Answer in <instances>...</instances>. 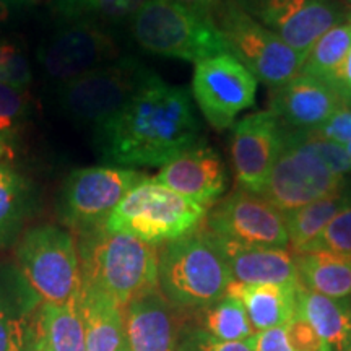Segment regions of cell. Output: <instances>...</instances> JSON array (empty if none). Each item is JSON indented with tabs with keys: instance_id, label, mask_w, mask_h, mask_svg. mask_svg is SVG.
Wrapping results in <instances>:
<instances>
[{
	"instance_id": "6da1fadb",
	"label": "cell",
	"mask_w": 351,
	"mask_h": 351,
	"mask_svg": "<svg viewBox=\"0 0 351 351\" xmlns=\"http://www.w3.org/2000/svg\"><path fill=\"white\" fill-rule=\"evenodd\" d=\"M200 121L191 95L152 73L116 116L95 129L96 150L104 161L163 166L200 142Z\"/></svg>"
},
{
	"instance_id": "7a4b0ae2",
	"label": "cell",
	"mask_w": 351,
	"mask_h": 351,
	"mask_svg": "<svg viewBox=\"0 0 351 351\" xmlns=\"http://www.w3.org/2000/svg\"><path fill=\"white\" fill-rule=\"evenodd\" d=\"M78 256L82 291L108 298L121 309L160 288L155 245L134 236L104 226L82 232Z\"/></svg>"
},
{
	"instance_id": "3957f363",
	"label": "cell",
	"mask_w": 351,
	"mask_h": 351,
	"mask_svg": "<svg viewBox=\"0 0 351 351\" xmlns=\"http://www.w3.org/2000/svg\"><path fill=\"white\" fill-rule=\"evenodd\" d=\"M231 282L225 252L210 231L171 241L160 254L158 283L176 306H212L226 295Z\"/></svg>"
},
{
	"instance_id": "277c9868",
	"label": "cell",
	"mask_w": 351,
	"mask_h": 351,
	"mask_svg": "<svg viewBox=\"0 0 351 351\" xmlns=\"http://www.w3.org/2000/svg\"><path fill=\"white\" fill-rule=\"evenodd\" d=\"M132 36L152 54L195 64L230 52L225 34L212 15L176 0H148L132 16Z\"/></svg>"
},
{
	"instance_id": "5b68a950",
	"label": "cell",
	"mask_w": 351,
	"mask_h": 351,
	"mask_svg": "<svg viewBox=\"0 0 351 351\" xmlns=\"http://www.w3.org/2000/svg\"><path fill=\"white\" fill-rule=\"evenodd\" d=\"M205 215L204 205L176 194L156 179L145 178L127 192L104 228L156 245L194 232Z\"/></svg>"
},
{
	"instance_id": "8992f818",
	"label": "cell",
	"mask_w": 351,
	"mask_h": 351,
	"mask_svg": "<svg viewBox=\"0 0 351 351\" xmlns=\"http://www.w3.org/2000/svg\"><path fill=\"white\" fill-rule=\"evenodd\" d=\"M20 274L44 302L64 304L80 298L82 269L75 239L56 225H39L16 245Z\"/></svg>"
},
{
	"instance_id": "52a82bcc",
	"label": "cell",
	"mask_w": 351,
	"mask_h": 351,
	"mask_svg": "<svg viewBox=\"0 0 351 351\" xmlns=\"http://www.w3.org/2000/svg\"><path fill=\"white\" fill-rule=\"evenodd\" d=\"M217 25L225 34L231 54L267 86L275 90L301 73L307 56L289 47L236 0L218 8Z\"/></svg>"
},
{
	"instance_id": "ba28073f",
	"label": "cell",
	"mask_w": 351,
	"mask_h": 351,
	"mask_svg": "<svg viewBox=\"0 0 351 351\" xmlns=\"http://www.w3.org/2000/svg\"><path fill=\"white\" fill-rule=\"evenodd\" d=\"M152 73L135 59L112 60L60 85V108L70 119L96 129L116 116Z\"/></svg>"
},
{
	"instance_id": "9c48e42d",
	"label": "cell",
	"mask_w": 351,
	"mask_h": 351,
	"mask_svg": "<svg viewBox=\"0 0 351 351\" xmlns=\"http://www.w3.org/2000/svg\"><path fill=\"white\" fill-rule=\"evenodd\" d=\"M145 178L147 176L138 171L121 166H93L72 171L60 191V219L80 232L104 226L127 192Z\"/></svg>"
},
{
	"instance_id": "30bf717a",
	"label": "cell",
	"mask_w": 351,
	"mask_h": 351,
	"mask_svg": "<svg viewBox=\"0 0 351 351\" xmlns=\"http://www.w3.org/2000/svg\"><path fill=\"white\" fill-rule=\"evenodd\" d=\"M257 82L243 62L226 52L195 64L192 95L208 124L226 130L239 112L256 104Z\"/></svg>"
},
{
	"instance_id": "8fae6325",
	"label": "cell",
	"mask_w": 351,
	"mask_h": 351,
	"mask_svg": "<svg viewBox=\"0 0 351 351\" xmlns=\"http://www.w3.org/2000/svg\"><path fill=\"white\" fill-rule=\"evenodd\" d=\"M345 176L328 168L314 153L288 143L276 158L261 194L283 215L345 191Z\"/></svg>"
},
{
	"instance_id": "7c38bea8",
	"label": "cell",
	"mask_w": 351,
	"mask_h": 351,
	"mask_svg": "<svg viewBox=\"0 0 351 351\" xmlns=\"http://www.w3.org/2000/svg\"><path fill=\"white\" fill-rule=\"evenodd\" d=\"M208 231L215 238L245 247L289 245L285 215L269 200L238 189L208 215Z\"/></svg>"
},
{
	"instance_id": "4fadbf2b",
	"label": "cell",
	"mask_w": 351,
	"mask_h": 351,
	"mask_svg": "<svg viewBox=\"0 0 351 351\" xmlns=\"http://www.w3.org/2000/svg\"><path fill=\"white\" fill-rule=\"evenodd\" d=\"M36 56L46 77L65 85L112 62L116 44L99 23L72 19L44 39Z\"/></svg>"
},
{
	"instance_id": "5bb4252c",
	"label": "cell",
	"mask_w": 351,
	"mask_h": 351,
	"mask_svg": "<svg viewBox=\"0 0 351 351\" xmlns=\"http://www.w3.org/2000/svg\"><path fill=\"white\" fill-rule=\"evenodd\" d=\"M285 129L271 111L249 114L234 124L230 142L232 171L239 189L261 194L283 148Z\"/></svg>"
},
{
	"instance_id": "9a60e30c",
	"label": "cell",
	"mask_w": 351,
	"mask_h": 351,
	"mask_svg": "<svg viewBox=\"0 0 351 351\" xmlns=\"http://www.w3.org/2000/svg\"><path fill=\"white\" fill-rule=\"evenodd\" d=\"M256 15L263 26L304 56L345 19L333 0H257Z\"/></svg>"
},
{
	"instance_id": "2e32d148",
	"label": "cell",
	"mask_w": 351,
	"mask_h": 351,
	"mask_svg": "<svg viewBox=\"0 0 351 351\" xmlns=\"http://www.w3.org/2000/svg\"><path fill=\"white\" fill-rule=\"evenodd\" d=\"M343 108L348 103L335 86L300 73L275 88L270 111L278 116L285 130H315Z\"/></svg>"
},
{
	"instance_id": "e0dca14e",
	"label": "cell",
	"mask_w": 351,
	"mask_h": 351,
	"mask_svg": "<svg viewBox=\"0 0 351 351\" xmlns=\"http://www.w3.org/2000/svg\"><path fill=\"white\" fill-rule=\"evenodd\" d=\"M155 179L176 194L205 207L226 191L228 173L218 152L199 142L168 161Z\"/></svg>"
},
{
	"instance_id": "ac0fdd59",
	"label": "cell",
	"mask_w": 351,
	"mask_h": 351,
	"mask_svg": "<svg viewBox=\"0 0 351 351\" xmlns=\"http://www.w3.org/2000/svg\"><path fill=\"white\" fill-rule=\"evenodd\" d=\"M232 282L244 285H301L293 252L278 247H245L219 241Z\"/></svg>"
},
{
	"instance_id": "d6986e66",
	"label": "cell",
	"mask_w": 351,
	"mask_h": 351,
	"mask_svg": "<svg viewBox=\"0 0 351 351\" xmlns=\"http://www.w3.org/2000/svg\"><path fill=\"white\" fill-rule=\"evenodd\" d=\"M124 337L130 351H176V328L163 293L132 301L124 309Z\"/></svg>"
},
{
	"instance_id": "ffe728a7",
	"label": "cell",
	"mask_w": 351,
	"mask_h": 351,
	"mask_svg": "<svg viewBox=\"0 0 351 351\" xmlns=\"http://www.w3.org/2000/svg\"><path fill=\"white\" fill-rule=\"evenodd\" d=\"M300 287V285H298ZM293 285H244L231 282L226 296L244 306L254 333L283 327L296 314V291Z\"/></svg>"
},
{
	"instance_id": "44dd1931",
	"label": "cell",
	"mask_w": 351,
	"mask_h": 351,
	"mask_svg": "<svg viewBox=\"0 0 351 351\" xmlns=\"http://www.w3.org/2000/svg\"><path fill=\"white\" fill-rule=\"evenodd\" d=\"M296 311L317 330L332 351L351 350L348 298L333 300L311 291L301 283L296 291Z\"/></svg>"
},
{
	"instance_id": "7402d4cb",
	"label": "cell",
	"mask_w": 351,
	"mask_h": 351,
	"mask_svg": "<svg viewBox=\"0 0 351 351\" xmlns=\"http://www.w3.org/2000/svg\"><path fill=\"white\" fill-rule=\"evenodd\" d=\"M301 283L319 295L345 300L351 296V256L326 251L293 254Z\"/></svg>"
},
{
	"instance_id": "603a6c76",
	"label": "cell",
	"mask_w": 351,
	"mask_h": 351,
	"mask_svg": "<svg viewBox=\"0 0 351 351\" xmlns=\"http://www.w3.org/2000/svg\"><path fill=\"white\" fill-rule=\"evenodd\" d=\"M34 204L36 191L33 184L10 165L0 163V247L19 239Z\"/></svg>"
},
{
	"instance_id": "cb8c5ba5",
	"label": "cell",
	"mask_w": 351,
	"mask_h": 351,
	"mask_svg": "<svg viewBox=\"0 0 351 351\" xmlns=\"http://www.w3.org/2000/svg\"><path fill=\"white\" fill-rule=\"evenodd\" d=\"M86 351H117L124 341V309L108 298L80 291Z\"/></svg>"
},
{
	"instance_id": "d4e9b609",
	"label": "cell",
	"mask_w": 351,
	"mask_h": 351,
	"mask_svg": "<svg viewBox=\"0 0 351 351\" xmlns=\"http://www.w3.org/2000/svg\"><path fill=\"white\" fill-rule=\"evenodd\" d=\"M38 326L52 351H86V328L78 300L64 304L44 302Z\"/></svg>"
},
{
	"instance_id": "484cf974",
	"label": "cell",
	"mask_w": 351,
	"mask_h": 351,
	"mask_svg": "<svg viewBox=\"0 0 351 351\" xmlns=\"http://www.w3.org/2000/svg\"><path fill=\"white\" fill-rule=\"evenodd\" d=\"M348 197L350 194H346L345 191L337 192V194L327 195L313 204L285 213V225H287L291 252H304L324 231V228L330 223V219L340 212Z\"/></svg>"
},
{
	"instance_id": "4316f807",
	"label": "cell",
	"mask_w": 351,
	"mask_h": 351,
	"mask_svg": "<svg viewBox=\"0 0 351 351\" xmlns=\"http://www.w3.org/2000/svg\"><path fill=\"white\" fill-rule=\"evenodd\" d=\"M351 47V16L324 34L307 54L301 73L320 78L332 85Z\"/></svg>"
},
{
	"instance_id": "83f0119b",
	"label": "cell",
	"mask_w": 351,
	"mask_h": 351,
	"mask_svg": "<svg viewBox=\"0 0 351 351\" xmlns=\"http://www.w3.org/2000/svg\"><path fill=\"white\" fill-rule=\"evenodd\" d=\"M205 327L208 337L218 341H244L254 335L244 306L236 298L226 295L208 306L205 313Z\"/></svg>"
},
{
	"instance_id": "f1b7e54d",
	"label": "cell",
	"mask_w": 351,
	"mask_h": 351,
	"mask_svg": "<svg viewBox=\"0 0 351 351\" xmlns=\"http://www.w3.org/2000/svg\"><path fill=\"white\" fill-rule=\"evenodd\" d=\"M59 10L70 20H90L95 23H116L134 16L148 0H56Z\"/></svg>"
},
{
	"instance_id": "f546056e",
	"label": "cell",
	"mask_w": 351,
	"mask_h": 351,
	"mask_svg": "<svg viewBox=\"0 0 351 351\" xmlns=\"http://www.w3.org/2000/svg\"><path fill=\"white\" fill-rule=\"evenodd\" d=\"M285 140L314 153L333 173L340 176L351 173V158L343 145L330 142L322 137L317 130H285Z\"/></svg>"
},
{
	"instance_id": "4dcf8cb0",
	"label": "cell",
	"mask_w": 351,
	"mask_h": 351,
	"mask_svg": "<svg viewBox=\"0 0 351 351\" xmlns=\"http://www.w3.org/2000/svg\"><path fill=\"white\" fill-rule=\"evenodd\" d=\"M307 251H326L351 256V195L304 252Z\"/></svg>"
},
{
	"instance_id": "1f68e13d",
	"label": "cell",
	"mask_w": 351,
	"mask_h": 351,
	"mask_svg": "<svg viewBox=\"0 0 351 351\" xmlns=\"http://www.w3.org/2000/svg\"><path fill=\"white\" fill-rule=\"evenodd\" d=\"M29 327L26 311L0 298V351H26Z\"/></svg>"
},
{
	"instance_id": "d6a6232c",
	"label": "cell",
	"mask_w": 351,
	"mask_h": 351,
	"mask_svg": "<svg viewBox=\"0 0 351 351\" xmlns=\"http://www.w3.org/2000/svg\"><path fill=\"white\" fill-rule=\"evenodd\" d=\"M32 80V65L25 52L10 41H0V83L23 91Z\"/></svg>"
},
{
	"instance_id": "836d02e7",
	"label": "cell",
	"mask_w": 351,
	"mask_h": 351,
	"mask_svg": "<svg viewBox=\"0 0 351 351\" xmlns=\"http://www.w3.org/2000/svg\"><path fill=\"white\" fill-rule=\"evenodd\" d=\"M28 116V98L21 90L0 83V140L5 142L23 125Z\"/></svg>"
},
{
	"instance_id": "e575fe53",
	"label": "cell",
	"mask_w": 351,
	"mask_h": 351,
	"mask_svg": "<svg viewBox=\"0 0 351 351\" xmlns=\"http://www.w3.org/2000/svg\"><path fill=\"white\" fill-rule=\"evenodd\" d=\"M285 330H287L289 348L293 351H332L327 341L298 311L285 326Z\"/></svg>"
},
{
	"instance_id": "d590c367",
	"label": "cell",
	"mask_w": 351,
	"mask_h": 351,
	"mask_svg": "<svg viewBox=\"0 0 351 351\" xmlns=\"http://www.w3.org/2000/svg\"><path fill=\"white\" fill-rule=\"evenodd\" d=\"M330 142L346 145L351 142V109L343 108L335 112L326 124L315 129Z\"/></svg>"
},
{
	"instance_id": "8d00e7d4",
	"label": "cell",
	"mask_w": 351,
	"mask_h": 351,
	"mask_svg": "<svg viewBox=\"0 0 351 351\" xmlns=\"http://www.w3.org/2000/svg\"><path fill=\"white\" fill-rule=\"evenodd\" d=\"M251 343L252 351H293L289 348L285 326L254 333Z\"/></svg>"
},
{
	"instance_id": "74e56055",
	"label": "cell",
	"mask_w": 351,
	"mask_h": 351,
	"mask_svg": "<svg viewBox=\"0 0 351 351\" xmlns=\"http://www.w3.org/2000/svg\"><path fill=\"white\" fill-rule=\"evenodd\" d=\"M251 339L244 341H218L207 335L199 340L195 351H252Z\"/></svg>"
},
{
	"instance_id": "f35d334b",
	"label": "cell",
	"mask_w": 351,
	"mask_h": 351,
	"mask_svg": "<svg viewBox=\"0 0 351 351\" xmlns=\"http://www.w3.org/2000/svg\"><path fill=\"white\" fill-rule=\"evenodd\" d=\"M332 85L339 90V93L343 96L346 103H351V47L346 54L343 64L339 69V72L333 77Z\"/></svg>"
},
{
	"instance_id": "ab89813d",
	"label": "cell",
	"mask_w": 351,
	"mask_h": 351,
	"mask_svg": "<svg viewBox=\"0 0 351 351\" xmlns=\"http://www.w3.org/2000/svg\"><path fill=\"white\" fill-rule=\"evenodd\" d=\"M26 351H52L49 343H47L46 337L43 335L41 328H39V326H38V320L34 324H32V327H29Z\"/></svg>"
},
{
	"instance_id": "60d3db41",
	"label": "cell",
	"mask_w": 351,
	"mask_h": 351,
	"mask_svg": "<svg viewBox=\"0 0 351 351\" xmlns=\"http://www.w3.org/2000/svg\"><path fill=\"white\" fill-rule=\"evenodd\" d=\"M176 2L182 3V5L199 13H204V15H212L217 10L219 0H176Z\"/></svg>"
},
{
	"instance_id": "b9f144b4",
	"label": "cell",
	"mask_w": 351,
	"mask_h": 351,
	"mask_svg": "<svg viewBox=\"0 0 351 351\" xmlns=\"http://www.w3.org/2000/svg\"><path fill=\"white\" fill-rule=\"evenodd\" d=\"M12 0H0V23H5L12 12Z\"/></svg>"
},
{
	"instance_id": "7bdbcfd3",
	"label": "cell",
	"mask_w": 351,
	"mask_h": 351,
	"mask_svg": "<svg viewBox=\"0 0 351 351\" xmlns=\"http://www.w3.org/2000/svg\"><path fill=\"white\" fill-rule=\"evenodd\" d=\"M38 0H12V5L13 7H29L34 5Z\"/></svg>"
},
{
	"instance_id": "ee69618b",
	"label": "cell",
	"mask_w": 351,
	"mask_h": 351,
	"mask_svg": "<svg viewBox=\"0 0 351 351\" xmlns=\"http://www.w3.org/2000/svg\"><path fill=\"white\" fill-rule=\"evenodd\" d=\"M5 150H7L5 142H2V140H0V158H2L3 155H5Z\"/></svg>"
},
{
	"instance_id": "f6af8a7d",
	"label": "cell",
	"mask_w": 351,
	"mask_h": 351,
	"mask_svg": "<svg viewBox=\"0 0 351 351\" xmlns=\"http://www.w3.org/2000/svg\"><path fill=\"white\" fill-rule=\"evenodd\" d=\"M117 351H130V350H129V345H127V341H125V337H124V341H122L121 348L117 350Z\"/></svg>"
},
{
	"instance_id": "bcb514c9",
	"label": "cell",
	"mask_w": 351,
	"mask_h": 351,
	"mask_svg": "<svg viewBox=\"0 0 351 351\" xmlns=\"http://www.w3.org/2000/svg\"><path fill=\"white\" fill-rule=\"evenodd\" d=\"M343 147H345L346 153H348V156L351 158V142H350V143H346V145H343Z\"/></svg>"
},
{
	"instance_id": "7dc6e473",
	"label": "cell",
	"mask_w": 351,
	"mask_h": 351,
	"mask_svg": "<svg viewBox=\"0 0 351 351\" xmlns=\"http://www.w3.org/2000/svg\"><path fill=\"white\" fill-rule=\"evenodd\" d=\"M348 306H350V313H351V296L348 298Z\"/></svg>"
},
{
	"instance_id": "c3c4849f",
	"label": "cell",
	"mask_w": 351,
	"mask_h": 351,
	"mask_svg": "<svg viewBox=\"0 0 351 351\" xmlns=\"http://www.w3.org/2000/svg\"><path fill=\"white\" fill-rule=\"evenodd\" d=\"M350 2H351V0H350Z\"/></svg>"
},
{
	"instance_id": "681fc988",
	"label": "cell",
	"mask_w": 351,
	"mask_h": 351,
	"mask_svg": "<svg viewBox=\"0 0 351 351\" xmlns=\"http://www.w3.org/2000/svg\"><path fill=\"white\" fill-rule=\"evenodd\" d=\"M350 351H351V350H350Z\"/></svg>"
}]
</instances>
